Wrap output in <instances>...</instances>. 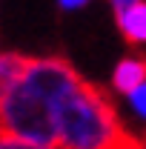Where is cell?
I'll use <instances>...</instances> for the list:
<instances>
[{
    "instance_id": "obj_1",
    "label": "cell",
    "mask_w": 146,
    "mask_h": 149,
    "mask_svg": "<svg viewBox=\"0 0 146 149\" xmlns=\"http://www.w3.org/2000/svg\"><path fill=\"white\" fill-rule=\"evenodd\" d=\"M80 80L63 57H29L17 80L0 97V132L57 149V103Z\"/></svg>"
},
{
    "instance_id": "obj_2",
    "label": "cell",
    "mask_w": 146,
    "mask_h": 149,
    "mask_svg": "<svg viewBox=\"0 0 146 149\" xmlns=\"http://www.w3.org/2000/svg\"><path fill=\"white\" fill-rule=\"evenodd\" d=\"M57 149H143V138L123 126L112 97L89 80H77L57 103Z\"/></svg>"
},
{
    "instance_id": "obj_3",
    "label": "cell",
    "mask_w": 146,
    "mask_h": 149,
    "mask_svg": "<svg viewBox=\"0 0 146 149\" xmlns=\"http://www.w3.org/2000/svg\"><path fill=\"white\" fill-rule=\"evenodd\" d=\"M146 80V57H123L115 72H112V86L115 92L129 95L132 89H138Z\"/></svg>"
},
{
    "instance_id": "obj_4",
    "label": "cell",
    "mask_w": 146,
    "mask_h": 149,
    "mask_svg": "<svg viewBox=\"0 0 146 149\" xmlns=\"http://www.w3.org/2000/svg\"><path fill=\"white\" fill-rule=\"evenodd\" d=\"M117 29L126 37V43H132V46L146 43V3L143 0H138L123 15H117Z\"/></svg>"
},
{
    "instance_id": "obj_5",
    "label": "cell",
    "mask_w": 146,
    "mask_h": 149,
    "mask_svg": "<svg viewBox=\"0 0 146 149\" xmlns=\"http://www.w3.org/2000/svg\"><path fill=\"white\" fill-rule=\"evenodd\" d=\"M26 55H17V52H0V97L6 95V89L17 80V74L23 72L26 66Z\"/></svg>"
},
{
    "instance_id": "obj_6",
    "label": "cell",
    "mask_w": 146,
    "mask_h": 149,
    "mask_svg": "<svg viewBox=\"0 0 146 149\" xmlns=\"http://www.w3.org/2000/svg\"><path fill=\"white\" fill-rule=\"evenodd\" d=\"M126 97H129V103H132V109H135V112L146 120V80L138 86V89H132Z\"/></svg>"
},
{
    "instance_id": "obj_7",
    "label": "cell",
    "mask_w": 146,
    "mask_h": 149,
    "mask_svg": "<svg viewBox=\"0 0 146 149\" xmlns=\"http://www.w3.org/2000/svg\"><path fill=\"white\" fill-rule=\"evenodd\" d=\"M0 149H52V146H37V143H29V141H20V138L0 132Z\"/></svg>"
},
{
    "instance_id": "obj_8",
    "label": "cell",
    "mask_w": 146,
    "mask_h": 149,
    "mask_svg": "<svg viewBox=\"0 0 146 149\" xmlns=\"http://www.w3.org/2000/svg\"><path fill=\"white\" fill-rule=\"evenodd\" d=\"M109 3H112V9H115V17H117V15H123V12H126L129 6H135L138 0H109Z\"/></svg>"
},
{
    "instance_id": "obj_9",
    "label": "cell",
    "mask_w": 146,
    "mask_h": 149,
    "mask_svg": "<svg viewBox=\"0 0 146 149\" xmlns=\"http://www.w3.org/2000/svg\"><path fill=\"white\" fill-rule=\"evenodd\" d=\"M60 3V9H66V12H72V9H80V6H86L89 0H57Z\"/></svg>"
}]
</instances>
